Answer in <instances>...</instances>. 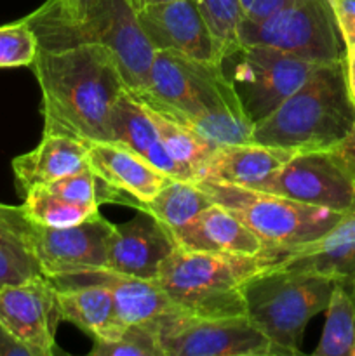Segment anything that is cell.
<instances>
[{
	"instance_id": "cell-1",
	"label": "cell",
	"mask_w": 355,
	"mask_h": 356,
	"mask_svg": "<svg viewBox=\"0 0 355 356\" xmlns=\"http://www.w3.org/2000/svg\"><path fill=\"white\" fill-rule=\"evenodd\" d=\"M31 68L42 90L44 132L110 141L111 113L127 90L111 51L93 44L38 49Z\"/></svg>"
},
{
	"instance_id": "cell-2",
	"label": "cell",
	"mask_w": 355,
	"mask_h": 356,
	"mask_svg": "<svg viewBox=\"0 0 355 356\" xmlns=\"http://www.w3.org/2000/svg\"><path fill=\"white\" fill-rule=\"evenodd\" d=\"M24 19L37 35L38 49L103 45L115 56L129 92L139 94L148 86L157 51L127 0H94L80 19L63 14L58 0H47Z\"/></svg>"
},
{
	"instance_id": "cell-3",
	"label": "cell",
	"mask_w": 355,
	"mask_h": 356,
	"mask_svg": "<svg viewBox=\"0 0 355 356\" xmlns=\"http://www.w3.org/2000/svg\"><path fill=\"white\" fill-rule=\"evenodd\" d=\"M354 124L355 108L341 59L317 66L292 96L254 125L253 143L294 153L327 152L347 138Z\"/></svg>"
},
{
	"instance_id": "cell-4",
	"label": "cell",
	"mask_w": 355,
	"mask_h": 356,
	"mask_svg": "<svg viewBox=\"0 0 355 356\" xmlns=\"http://www.w3.org/2000/svg\"><path fill=\"white\" fill-rule=\"evenodd\" d=\"M278 257L281 252L239 256L176 247L155 280L176 309L187 315L239 316L246 315L247 282L274 266Z\"/></svg>"
},
{
	"instance_id": "cell-5",
	"label": "cell",
	"mask_w": 355,
	"mask_h": 356,
	"mask_svg": "<svg viewBox=\"0 0 355 356\" xmlns=\"http://www.w3.org/2000/svg\"><path fill=\"white\" fill-rule=\"evenodd\" d=\"M336 282L320 275L268 268L244 287L246 315L268 337L277 355H301L310 320L326 312Z\"/></svg>"
},
{
	"instance_id": "cell-6",
	"label": "cell",
	"mask_w": 355,
	"mask_h": 356,
	"mask_svg": "<svg viewBox=\"0 0 355 356\" xmlns=\"http://www.w3.org/2000/svg\"><path fill=\"white\" fill-rule=\"evenodd\" d=\"M214 204L240 219L268 252H287L326 235L345 214L267 191L216 181H195Z\"/></svg>"
},
{
	"instance_id": "cell-7",
	"label": "cell",
	"mask_w": 355,
	"mask_h": 356,
	"mask_svg": "<svg viewBox=\"0 0 355 356\" xmlns=\"http://www.w3.org/2000/svg\"><path fill=\"white\" fill-rule=\"evenodd\" d=\"M240 42L277 49L315 65L345 59L329 0H294L265 19H242Z\"/></svg>"
},
{
	"instance_id": "cell-8",
	"label": "cell",
	"mask_w": 355,
	"mask_h": 356,
	"mask_svg": "<svg viewBox=\"0 0 355 356\" xmlns=\"http://www.w3.org/2000/svg\"><path fill=\"white\" fill-rule=\"evenodd\" d=\"M317 66L277 49L247 44L221 59L223 72L235 87L244 111L254 125L292 96Z\"/></svg>"
},
{
	"instance_id": "cell-9",
	"label": "cell",
	"mask_w": 355,
	"mask_h": 356,
	"mask_svg": "<svg viewBox=\"0 0 355 356\" xmlns=\"http://www.w3.org/2000/svg\"><path fill=\"white\" fill-rule=\"evenodd\" d=\"M164 356H274L268 337L247 315L194 316L174 309L146 322Z\"/></svg>"
},
{
	"instance_id": "cell-10",
	"label": "cell",
	"mask_w": 355,
	"mask_h": 356,
	"mask_svg": "<svg viewBox=\"0 0 355 356\" xmlns=\"http://www.w3.org/2000/svg\"><path fill=\"white\" fill-rule=\"evenodd\" d=\"M190 92L178 124L191 129L214 146L253 141L254 124L244 111L235 87L221 63L188 59Z\"/></svg>"
},
{
	"instance_id": "cell-11",
	"label": "cell",
	"mask_w": 355,
	"mask_h": 356,
	"mask_svg": "<svg viewBox=\"0 0 355 356\" xmlns=\"http://www.w3.org/2000/svg\"><path fill=\"white\" fill-rule=\"evenodd\" d=\"M251 190L331 209L340 214L355 212V176L329 149L296 153L281 169Z\"/></svg>"
},
{
	"instance_id": "cell-12",
	"label": "cell",
	"mask_w": 355,
	"mask_h": 356,
	"mask_svg": "<svg viewBox=\"0 0 355 356\" xmlns=\"http://www.w3.org/2000/svg\"><path fill=\"white\" fill-rule=\"evenodd\" d=\"M110 221L97 212L84 222L66 228H51L26 222V236L31 250L47 278L68 277L106 268Z\"/></svg>"
},
{
	"instance_id": "cell-13",
	"label": "cell",
	"mask_w": 355,
	"mask_h": 356,
	"mask_svg": "<svg viewBox=\"0 0 355 356\" xmlns=\"http://www.w3.org/2000/svg\"><path fill=\"white\" fill-rule=\"evenodd\" d=\"M61 322L51 278L35 277L0 287V323L33 356L56 353V327Z\"/></svg>"
},
{
	"instance_id": "cell-14",
	"label": "cell",
	"mask_w": 355,
	"mask_h": 356,
	"mask_svg": "<svg viewBox=\"0 0 355 356\" xmlns=\"http://www.w3.org/2000/svg\"><path fill=\"white\" fill-rule=\"evenodd\" d=\"M155 51H167L204 63H221L214 40L191 0L153 3L136 13Z\"/></svg>"
},
{
	"instance_id": "cell-15",
	"label": "cell",
	"mask_w": 355,
	"mask_h": 356,
	"mask_svg": "<svg viewBox=\"0 0 355 356\" xmlns=\"http://www.w3.org/2000/svg\"><path fill=\"white\" fill-rule=\"evenodd\" d=\"M106 247V270L143 280H155L164 261L178 245L164 222L146 212H139L138 218L131 221L113 225Z\"/></svg>"
},
{
	"instance_id": "cell-16",
	"label": "cell",
	"mask_w": 355,
	"mask_h": 356,
	"mask_svg": "<svg viewBox=\"0 0 355 356\" xmlns=\"http://www.w3.org/2000/svg\"><path fill=\"white\" fill-rule=\"evenodd\" d=\"M274 268L333 278L355 294V212L320 238L281 254Z\"/></svg>"
},
{
	"instance_id": "cell-17",
	"label": "cell",
	"mask_w": 355,
	"mask_h": 356,
	"mask_svg": "<svg viewBox=\"0 0 355 356\" xmlns=\"http://www.w3.org/2000/svg\"><path fill=\"white\" fill-rule=\"evenodd\" d=\"M180 249L197 252L260 256L268 252L261 240L223 205L211 204L190 222L171 229Z\"/></svg>"
},
{
	"instance_id": "cell-18",
	"label": "cell",
	"mask_w": 355,
	"mask_h": 356,
	"mask_svg": "<svg viewBox=\"0 0 355 356\" xmlns=\"http://www.w3.org/2000/svg\"><path fill=\"white\" fill-rule=\"evenodd\" d=\"M52 284H96L108 289L111 298H113L118 316L127 325L152 322V320L159 318L160 315H166V313L176 309V306L173 305L169 296L160 289L157 280H143V278L115 273L106 268L52 278Z\"/></svg>"
},
{
	"instance_id": "cell-19",
	"label": "cell",
	"mask_w": 355,
	"mask_h": 356,
	"mask_svg": "<svg viewBox=\"0 0 355 356\" xmlns=\"http://www.w3.org/2000/svg\"><path fill=\"white\" fill-rule=\"evenodd\" d=\"M89 165L110 186L131 195L139 204L153 200L173 179L117 141L89 143Z\"/></svg>"
},
{
	"instance_id": "cell-20",
	"label": "cell",
	"mask_w": 355,
	"mask_h": 356,
	"mask_svg": "<svg viewBox=\"0 0 355 356\" xmlns=\"http://www.w3.org/2000/svg\"><path fill=\"white\" fill-rule=\"evenodd\" d=\"M87 165L89 141L49 132H44L37 148L13 160L16 184L23 197L33 188L61 179Z\"/></svg>"
},
{
	"instance_id": "cell-21",
	"label": "cell",
	"mask_w": 355,
	"mask_h": 356,
	"mask_svg": "<svg viewBox=\"0 0 355 356\" xmlns=\"http://www.w3.org/2000/svg\"><path fill=\"white\" fill-rule=\"evenodd\" d=\"M294 155L296 153L289 149L253 141L218 146L197 181L253 188L270 177Z\"/></svg>"
},
{
	"instance_id": "cell-22",
	"label": "cell",
	"mask_w": 355,
	"mask_h": 356,
	"mask_svg": "<svg viewBox=\"0 0 355 356\" xmlns=\"http://www.w3.org/2000/svg\"><path fill=\"white\" fill-rule=\"evenodd\" d=\"M61 322L73 323L93 341H113L127 323L122 322L110 291L96 284L56 285Z\"/></svg>"
},
{
	"instance_id": "cell-23",
	"label": "cell",
	"mask_w": 355,
	"mask_h": 356,
	"mask_svg": "<svg viewBox=\"0 0 355 356\" xmlns=\"http://www.w3.org/2000/svg\"><path fill=\"white\" fill-rule=\"evenodd\" d=\"M110 141L129 146L167 176L174 179H187L183 170L176 165V162L164 148L146 106L141 101L136 99L129 90H125L115 104L110 120Z\"/></svg>"
},
{
	"instance_id": "cell-24",
	"label": "cell",
	"mask_w": 355,
	"mask_h": 356,
	"mask_svg": "<svg viewBox=\"0 0 355 356\" xmlns=\"http://www.w3.org/2000/svg\"><path fill=\"white\" fill-rule=\"evenodd\" d=\"M23 207L0 204V287L40 277L42 270L26 236Z\"/></svg>"
},
{
	"instance_id": "cell-25",
	"label": "cell",
	"mask_w": 355,
	"mask_h": 356,
	"mask_svg": "<svg viewBox=\"0 0 355 356\" xmlns=\"http://www.w3.org/2000/svg\"><path fill=\"white\" fill-rule=\"evenodd\" d=\"M211 204L214 202L198 186V183L173 177L153 200L139 204L136 211L146 212L164 222L169 229H174L190 222Z\"/></svg>"
},
{
	"instance_id": "cell-26",
	"label": "cell",
	"mask_w": 355,
	"mask_h": 356,
	"mask_svg": "<svg viewBox=\"0 0 355 356\" xmlns=\"http://www.w3.org/2000/svg\"><path fill=\"white\" fill-rule=\"evenodd\" d=\"M146 110H148L150 117H152L153 124L157 127V132L160 136V141H162L164 148L169 153L171 159L183 170L184 177L188 181H197L200 172L204 170L205 163L209 162V159H211V155L218 146L209 143L207 139H204L191 129L150 110L148 106H146Z\"/></svg>"
},
{
	"instance_id": "cell-27",
	"label": "cell",
	"mask_w": 355,
	"mask_h": 356,
	"mask_svg": "<svg viewBox=\"0 0 355 356\" xmlns=\"http://www.w3.org/2000/svg\"><path fill=\"white\" fill-rule=\"evenodd\" d=\"M313 356H355V294L336 282L326 308V323Z\"/></svg>"
},
{
	"instance_id": "cell-28",
	"label": "cell",
	"mask_w": 355,
	"mask_h": 356,
	"mask_svg": "<svg viewBox=\"0 0 355 356\" xmlns=\"http://www.w3.org/2000/svg\"><path fill=\"white\" fill-rule=\"evenodd\" d=\"M21 204L24 216L30 221L51 228H66L84 222L100 212L97 205L77 204L52 193L45 186H37L24 195Z\"/></svg>"
},
{
	"instance_id": "cell-29",
	"label": "cell",
	"mask_w": 355,
	"mask_h": 356,
	"mask_svg": "<svg viewBox=\"0 0 355 356\" xmlns=\"http://www.w3.org/2000/svg\"><path fill=\"white\" fill-rule=\"evenodd\" d=\"M200 13L219 59L228 56L242 45L240 42V24L244 14L239 0H191Z\"/></svg>"
},
{
	"instance_id": "cell-30",
	"label": "cell",
	"mask_w": 355,
	"mask_h": 356,
	"mask_svg": "<svg viewBox=\"0 0 355 356\" xmlns=\"http://www.w3.org/2000/svg\"><path fill=\"white\" fill-rule=\"evenodd\" d=\"M90 356H164L148 323H132L113 341H94Z\"/></svg>"
},
{
	"instance_id": "cell-31",
	"label": "cell",
	"mask_w": 355,
	"mask_h": 356,
	"mask_svg": "<svg viewBox=\"0 0 355 356\" xmlns=\"http://www.w3.org/2000/svg\"><path fill=\"white\" fill-rule=\"evenodd\" d=\"M37 52V35L26 19L0 26V68L31 66Z\"/></svg>"
},
{
	"instance_id": "cell-32",
	"label": "cell",
	"mask_w": 355,
	"mask_h": 356,
	"mask_svg": "<svg viewBox=\"0 0 355 356\" xmlns=\"http://www.w3.org/2000/svg\"><path fill=\"white\" fill-rule=\"evenodd\" d=\"M345 49H355V0H329Z\"/></svg>"
},
{
	"instance_id": "cell-33",
	"label": "cell",
	"mask_w": 355,
	"mask_h": 356,
	"mask_svg": "<svg viewBox=\"0 0 355 356\" xmlns=\"http://www.w3.org/2000/svg\"><path fill=\"white\" fill-rule=\"evenodd\" d=\"M239 2L240 7H242L244 19L260 21L271 16V14L292 3L294 0H239Z\"/></svg>"
},
{
	"instance_id": "cell-34",
	"label": "cell",
	"mask_w": 355,
	"mask_h": 356,
	"mask_svg": "<svg viewBox=\"0 0 355 356\" xmlns=\"http://www.w3.org/2000/svg\"><path fill=\"white\" fill-rule=\"evenodd\" d=\"M329 152L355 176V124L352 131L347 134V138L341 143H338Z\"/></svg>"
},
{
	"instance_id": "cell-35",
	"label": "cell",
	"mask_w": 355,
	"mask_h": 356,
	"mask_svg": "<svg viewBox=\"0 0 355 356\" xmlns=\"http://www.w3.org/2000/svg\"><path fill=\"white\" fill-rule=\"evenodd\" d=\"M0 355L3 356H33L31 351L28 350L24 344H21L19 341L14 336H10L3 325L0 323Z\"/></svg>"
},
{
	"instance_id": "cell-36",
	"label": "cell",
	"mask_w": 355,
	"mask_h": 356,
	"mask_svg": "<svg viewBox=\"0 0 355 356\" xmlns=\"http://www.w3.org/2000/svg\"><path fill=\"white\" fill-rule=\"evenodd\" d=\"M93 3L94 0H58L59 9L72 19H80V17L86 16Z\"/></svg>"
},
{
	"instance_id": "cell-37",
	"label": "cell",
	"mask_w": 355,
	"mask_h": 356,
	"mask_svg": "<svg viewBox=\"0 0 355 356\" xmlns=\"http://www.w3.org/2000/svg\"><path fill=\"white\" fill-rule=\"evenodd\" d=\"M345 75H347L348 96L355 108V49H345Z\"/></svg>"
},
{
	"instance_id": "cell-38",
	"label": "cell",
	"mask_w": 355,
	"mask_h": 356,
	"mask_svg": "<svg viewBox=\"0 0 355 356\" xmlns=\"http://www.w3.org/2000/svg\"><path fill=\"white\" fill-rule=\"evenodd\" d=\"M129 3L132 6V9L138 13V10L145 9V7L153 6V3H160V2H169V0H127Z\"/></svg>"
}]
</instances>
